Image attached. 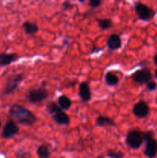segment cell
<instances>
[{"label": "cell", "mask_w": 157, "mask_h": 158, "mask_svg": "<svg viewBox=\"0 0 157 158\" xmlns=\"http://www.w3.org/2000/svg\"><path fill=\"white\" fill-rule=\"evenodd\" d=\"M22 74H14L10 76L9 78L6 80V84L4 85V87L2 89L3 94H11L15 92L18 89V86L23 80Z\"/></svg>", "instance_id": "obj_4"}, {"label": "cell", "mask_w": 157, "mask_h": 158, "mask_svg": "<svg viewBox=\"0 0 157 158\" xmlns=\"http://www.w3.org/2000/svg\"><path fill=\"white\" fill-rule=\"evenodd\" d=\"M108 157L110 158H123L125 154L121 151H115V150H109L107 152Z\"/></svg>", "instance_id": "obj_20"}, {"label": "cell", "mask_w": 157, "mask_h": 158, "mask_svg": "<svg viewBox=\"0 0 157 158\" xmlns=\"http://www.w3.org/2000/svg\"><path fill=\"white\" fill-rule=\"evenodd\" d=\"M98 24L100 29L103 30H106L112 27V22L110 19H101L98 20Z\"/></svg>", "instance_id": "obj_19"}, {"label": "cell", "mask_w": 157, "mask_h": 158, "mask_svg": "<svg viewBox=\"0 0 157 158\" xmlns=\"http://www.w3.org/2000/svg\"><path fill=\"white\" fill-rule=\"evenodd\" d=\"M106 82L109 86H115L119 83V77L112 72H108L106 73Z\"/></svg>", "instance_id": "obj_17"}, {"label": "cell", "mask_w": 157, "mask_h": 158, "mask_svg": "<svg viewBox=\"0 0 157 158\" xmlns=\"http://www.w3.org/2000/svg\"><path fill=\"white\" fill-rule=\"evenodd\" d=\"M146 88H147V90L149 92H152V91L155 90L157 88V83L154 81H150L147 83L146 85Z\"/></svg>", "instance_id": "obj_21"}, {"label": "cell", "mask_w": 157, "mask_h": 158, "mask_svg": "<svg viewBox=\"0 0 157 158\" xmlns=\"http://www.w3.org/2000/svg\"><path fill=\"white\" fill-rule=\"evenodd\" d=\"M143 132L139 130H132L128 133L126 138V142L132 149H138L143 143Z\"/></svg>", "instance_id": "obj_5"}, {"label": "cell", "mask_w": 157, "mask_h": 158, "mask_svg": "<svg viewBox=\"0 0 157 158\" xmlns=\"http://www.w3.org/2000/svg\"><path fill=\"white\" fill-rule=\"evenodd\" d=\"M107 46L111 50H116L122 46V41L119 35L117 34H112L109 36L107 41Z\"/></svg>", "instance_id": "obj_11"}, {"label": "cell", "mask_w": 157, "mask_h": 158, "mask_svg": "<svg viewBox=\"0 0 157 158\" xmlns=\"http://www.w3.org/2000/svg\"><path fill=\"white\" fill-rule=\"evenodd\" d=\"M95 125L98 127H105V126H110L115 127V123H114L113 120L108 117L105 116H99L95 120Z\"/></svg>", "instance_id": "obj_14"}, {"label": "cell", "mask_w": 157, "mask_h": 158, "mask_svg": "<svg viewBox=\"0 0 157 158\" xmlns=\"http://www.w3.org/2000/svg\"><path fill=\"white\" fill-rule=\"evenodd\" d=\"M58 106L62 110H69L72 106V101L70 99L66 96H60L58 98Z\"/></svg>", "instance_id": "obj_16"}, {"label": "cell", "mask_w": 157, "mask_h": 158, "mask_svg": "<svg viewBox=\"0 0 157 158\" xmlns=\"http://www.w3.org/2000/svg\"><path fill=\"white\" fill-rule=\"evenodd\" d=\"M22 27L24 29L25 32L27 34H29V35L36 33L38 31V25L35 24V23H31V22H25L22 24Z\"/></svg>", "instance_id": "obj_15"}, {"label": "cell", "mask_w": 157, "mask_h": 158, "mask_svg": "<svg viewBox=\"0 0 157 158\" xmlns=\"http://www.w3.org/2000/svg\"><path fill=\"white\" fill-rule=\"evenodd\" d=\"M49 96V93L45 88H34L29 89L26 94V100L31 103H38L46 100Z\"/></svg>", "instance_id": "obj_3"}, {"label": "cell", "mask_w": 157, "mask_h": 158, "mask_svg": "<svg viewBox=\"0 0 157 158\" xmlns=\"http://www.w3.org/2000/svg\"><path fill=\"white\" fill-rule=\"evenodd\" d=\"M101 4L102 2L99 1V0H90L89 1V6L92 8H93V9L99 7Z\"/></svg>", "instance_id": "obj_22"}, {"label": "cell", "mask_w": 157, "mask_h": 158, "mask_svg": "<svg viewBox=\"0 0 157 158\" xmlns=\"http://www.w3.org/2000/svg\"><path fill=\"white\" fill-rule=\"evenodd\" d=\"M78 95L82 100L85 102H88L91 99V91L89 85L86 82L80 83L79 89H78Z\"/></svg>", "instance_id": "obj_12"}, {"label": "cell", "mask_w": 157, "mask_h": 158, "mask_svg": "<svg viewBox=\"0 0 157 158\" xmlns=\"http://www.w3.org/2000/svg\"><path fill=\"white\" fill-rule=\"evenodd\" d=\"M0 127H1V122H0Z\"/></svg>", "instance_id": "obj_26"}, {"label": "cell", "mask_w": 157, "mask_h": 158, "mask_svg": "<svg viewBox=\"0 0 157 158\" xmlns=\"http://www.w3.org/2000/svg\"><path fill=\"white\" fill-rule=\"evenodd\" d=\"M153 62H154V63H155V65H156V66H157V53L155 54V56H154Z\"/></svg>", "instance_id": "obj_23"}, {"label": "cell", "mask_w": 157, "mask_h": 158, "mask_svg": "<svg viewBox=\"0 0 157 158\" xmlns=\"http://www.w3.org/2000/svg\"><path fill=\"white\" fill-rule=\"evenodd\" d=\"M47 111L52 116V119L60 125L69 124L70 119L69 116L54 102H49L47 104Z\"/></svg>", "instance_id": "obj_2"}, {"label": "cell", "mask_w": 157, "mask_h": 158, "mask_svg": "<svg viewBox=\"0 0 157 158\" xmlns=\"http://www.w3.org/2000/svg\"><path fill=\"white\" fill-rule=\"evenodd\" d=\"M149 108L147 103L143 100H140L135 103L132 109V113L138 118H145L149 114Z\"/></svg>", "instance_id": "obj_8"}, {"label": "cell", "mask_w": 157, "mask_h": 158, "mask_svg": "<svg viewBox=\"0 0 157 158\" xmlns=\"http://www.w3.org/2000/svg\"><path fill=\"white\" fill-rule=\"evenodd\" d=\"M135 11L139 16V19L143 21L151 20L155 14L153 9L141 2H137L135 5Z\"/></svg>", "instance_id": "obj_6"}, {"label": "cell", "mask_w": 157, "mask_h": 158, "mask_svg": "<svg viewBox=\"0 0 157 158\" xmlns=\"http://www.w3.org/2000/svg\"><path fill=\"white\" fill-rule=\"evenodd\" d=\"M37 154L40 158H49L51 153L48 147L45 146V145H41L37 149Z\"/></svg>", "instance_id": "obj_18"}, {"label": "cell", "mask_w": 157, "mask_h": 158, "mask_svg": "<svg viewBox=\"0 0 157 158\" xmlns=\"http://www.w3.org/2000/svg\"><path fill=\"white\" fill-rule=\"evenodd\" d=\"M146 146L143 153L149 158H154L157 154V141L154 138L146 140Z\"/></svg>", "instance_id": "obj_10"}, {"label": "cell", "mask_w": 157, "mask_h": 158, "mask_svg": "<svg viewBox=\"0 0 157 158\" xmlns=\"http://www.w3.org/2000/svg\"><path fill=\"white\" fill-rule=\"evenodd\" d=\"M97 158H103V157H97Z\"/></svg>", "instance_id": "obj_25"}, {"label": "cell", "mask_w": 157, "mask_h": 158, "mask_svg": "<svg viewBox=\"0 0 157 158\" xmlns=\"http://www.w3.org/2000/svg\"><path fill=\"white\" fill-rule=\"evenodd\" d=\"M18 59L15 53H1L0 54V66H9Z\"/></svg>", "instance_id": "obj_13"}, {"label": "cell", "mask_w": 157, "mask_h": 158, "mask_svg": "<svg viewBox=\"0 0 157 158\" xmlns=\"http://www.w3.org/2000/svg\"><path fill=\"white\" fill-rule=\"evenodd\" d=\"M9 114L19 124L25 126H31L37 121L36 117L33 113L19 104L12 105L9 109Z\"/></svg>", "instance_id": "obj_1"}, {"label": "cell", "mask_w": 157, "mask_h": 158, "mask_svg": "<svg viewBox=\"0 0 157 158\" xmlns=\"http://www.w3.org/2000/svg\"><path fill=\"white\" fill-rule=\"evenodd\" d=\"M132 78L135 83L138 84H145L150 82L152 79V73L147 68L137 70L132 75Z\"/></svg>", "instance_id": "obj_7"}, {"label": "cell", "mask_w": 157, "mask_h": 158, "mask_svg": "<svg viewBox=\"0 0 157 158\" xmlns=\"http://www.w3.org/2000/svg\"><path fill=\"white\" fill-rule=\"evenodd\" d=\"M155 77L156 78V80H157V69H155Z\"/></svg>", "instance_id": "obj_24"}, {"label": "cell", "mask_w": 157, "mask_h": 158, "mask_svg": "<svg viewBox=\"0 0 157 158\" xmlns=\"http://www.w3.org/2000/svg\"><path fill=\"white\" fill-rule=\"evenodd\" d=\"M18 131H19L18 127L13 121H9L3 128L2 132V137L6 139L11 138L16 135Z\"/></svg>", "instance_id": "obj_9"}]
</instances>
